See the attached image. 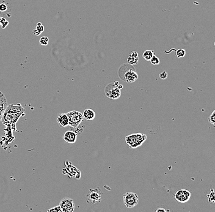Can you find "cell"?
I'll return each instance as SVG.
<instances>
[{"instance_id":"cell-2","label":"cell","mask_w":215,"mask_h":212,"mask_svg":"<svg viewBox=\"0 0 215 212\" xmlns=\"http://www.w3.org/2000/svg\"><path fill=\"white\" fill-rule=\"evenodd\" d=\"M126 67L127 68H123L121 67L120 68L118 74H119L120 79L127 83H133L135 82L138 78L136 71L131 66H127L126 64Z\"/></svg>"},{"instance_id":"cell-16","label":"cell","mask_w":215,"mask_h":212,"mask_svg":"<svg viewBox=\"0 0 215 212\" xmlns=\"http://www.w3.org/2000/svg\"><path fill=\"white\" fill-rule=\"evenodd\" d=\"M154 55V52L153 50H145L143 54V57L146 61H150Z\"/></svg>"},{"instance_id":"cell-11","label":"cell","mask_w":215,"mask_h":212,"mask_svg":"<svg viewBox=\"0 0 215 212\" xmlns=\"http://www.w3.org/2000/svg\"><path fill=\"white\" fill-rule=\"evenodd\" d=\"M8 106V102L4 95L0 91V122Z\"/></svg>"},{"instance_id":"cell-24","label":"cell","mask_w":215,"mask_h":212,"mask_svg":"<svg viewBox=\"0 0 215 212\" xmlns=\"http://www.w3.org/2000/svg\"><path fill=\"white\" fill-rule=\"evenodd\" d=\"M8 9V6L4 3L0 4V11L1 12H5Z\"/></svg>"},{"instance_id":"cell-10","label":"cell","mask_w":215,"mask_h":212,"mask_svg":"<svg viewBox=\"0 0 215 212\" xmlns=\"http://www.w3.org/2000/svg\"><path fill=\"white\" fill-rule=\"evenodd\" d=\"M77 139L76 134L72 131H67L64 135V140L69 144H74Z\"/></svg>"},{"instance_id":"cell-6","label":"cell","mask_w":215,"mask_h":212,"mask_svg":"<svg viewBox=\"0 0 215 212\" xmlns=\"http://www.w3.org/2000/svg\"><path fill=\"white\" fill-rule=\"evenodd\" d=\"M123 199L125 205L129 209L134 207L139 202L138 196L136 193L132 192H127L123 194Z\"/></svg>"},{"instance_id":"cell-18","label":"cell","mask_w":215,"mask_h":212,"mask_svg":"<svg viewBox=\"0 0 215 212\" xmlns=\"http://www.w3.org/2000/svg\"><path fill=\"white\" fill-rule=\"evenodd\" d=\"M185 55H186V51L184 49H179V50L176 51V55L179 58L184 57L185 56Z\"/></svg>"},{"instance_id":"cell-27","label":"cell","mask_w":215,"mask_h":212,"mask_svg":"<svg viewBox=\"0 0 215 212\" xmlns=\"http://www.w3.org/2000/svg\"><path fill=\"white\" fill-rule=\"evenodd\" d=\"M1 17H0V25H1Z\"/></svg>"},{"instance_id":"cell-8","label":"cell","mask_w":215,"mask_h":212,"mask_svg":"<svg viewBox=\"0 0 215 212\" xmlns=\"http://www.w3.org/2000/svg\"><path fill=\"white\" fill-rule=\"evenodd\" d=\"M174 198L180 203H186L191 198V193L187 189H181L176 193Z\"/></svg>"},{"instance_id":"cell-17","label":"cell","mask_w":215,"mask_h":212,"mask_svg":"<svg viewBox=\"0 0 215 212\" xmlns=\"http://www.w3.org/2000/svg\"><path fill=\"white\" fill-rule=\"evenodd\" d=\"M208 200L211 204H215V192L213 190V189H211L210 193L207 195Z\"/></svg>"},{"instance_id":"cell-14","label":"cell","mask_w":215,"mask_h":212,"mask_svg":"<svg viewBox=\"0 0 215 212\" xmlns=\"http://www.w3.org/2000/svg\"><path fill=\"white\" fill-rule=\"evenodd\" d=\"M83 117L86 120H87L88 121H91L95 118L96 113L94 112V111L92 109H86L84 111Z\"/></svg>"},{"instance_id":"cell-28","label":"cell","mask_w":215,"mask_h":212,"mask_svg":"<svg viewBox=\"0 0 215 212\" xmlns=\"http://www.w3.org/2000/svg\"></svg>"},{"instance_id":"cell-15","label":"cell","mask_w":215,"mask_h":212,"mask_svg":"<svg viewBox=\"0 0 215 212\" xmlns=\"http://www.w3.org/2000/svg\"><path fill=\"white\" fill-rule=\"evenodd\" d=\"M44 31V26L42 25V24L40 22L37 23V26H36V29H34L33 31V34L35 35L36 36H39L40 35L43 31Z\"/></svg>"},{"instance_id":"cell-20","label":"cell","mask_w":215,"mask_h":212,"mask_svg":"<svg viewBox=\"0 0 215 212\" xmlns=\"http://www.w3.org/2000/svg\"><path fill=\"white\" fill-rule=\"evenodd\" d=\"M40 44L42 46H47L48 43V38L46 36H43L40 39L39 41Z\"/></svg>"},{"instance_id":"cell-4","label":"cell","mask_w":215,"mask_h":212,"mask_svg":"<svg viewBox=\"0 0 215 212\" xmlns=\"http://www.w3.org/2000/svg\"><path fill=\"white\" fill-rule=\"evenodd\" d=\"M122 88V85H119L118 82L114 83H110L107 84L105 89V95L107 98L111 100H116L119 98L121 95L120 90Z\"/></svg>"},{"instance_id":"cell-21","label":"cell","mask_w":215,"mask_h":212,"mask_svg":"<svg viewBox=\"0 0 215 212\" xmlns=\"http://www.w3.org/2000/svg\"><path fill=\"white\" fill-rule=\"evenodd\" d=\"M47 212H62V210L60 205H58L48 209Z\"/></svg>"},{"instance_id":"cell-13","label":"cell","mask_w":215,"mask_h":212,"mask_svg":"<svg viewBox=\"0 0 215 212\" xmlns=\"http://www.w3.org/2000/svg\"><path fill=\"white\" fill-rule=\"evenodd\" d=\"M139 57L137 52H132V53L128 56L127 63L130 65H135L138 63Z\"/></svg>"},{"instance_id":"cell-5","label":"cell","mask_w":215,"mask_h":212,"mask_svg":"<svg viewBox=\"0 0 215 212\" xmlns=\"http://www.w3.org/2000/svg\"><path fill=\"white\" fill-rule=\"evenodd\" d=\"M69 118V125L73 128H76L83 120V115L78 111H73L66 113Z\"/></svg>"},{"instance_id":"cell-12","label":"cell","mask_w":215,"mask_h":212,"mask_svg":"<svg viewBox=\"0 0 215 212\" xmlns=\"http://www.w3.org/2000/svg\"><path fill=\"white\" fill-rule=\"evenodd\" d=\"M57 122L61 127H66L69 125V118L66 113L59 114L57 118Z\"/></svg>"},{"instance_id":"cell-22","label":"cell","mask_w":215,"mask_h":212,"mask_svg":"<svg viewBox=\"0 0 215 212\" xmlns=\"http://www.w3.org/2000/svg\"><path fill=\"white\" fill-rule=\"evenodd\" d=\"M150 62L151 63V64H154V65H158L160 64V59L155 56V55H154V57H152V58L150 60Z\"/></svg>"},{"instance_id":"cell-19","label":"cell","mask_w":215,"mask_h":212,"mask_svg":"<svg viewBox=\"0 0 215 212\" xmlns=\"http://www.w3.org/2000/svg\"><path fill=\"white\" fill-rule=\"evenodd\" d=\"M208 120L212 125L215 126V110L209 116V117L208 118Z\"/></svg>"},{"instance_id":"cell-1","label":"cell","mask_w":215,"mask_h":212,"mask_svg":"<svg viewBox=\"0 0 215 212\" xmlns=\"http://www.w3.org/2000/svg\"><path fill=\"white\" fill-rule=\"evenodd\" d=\"M24 109L20 104L8 106L3 115L1 122L4 125H14L24 113Z\"/></svg>"},{"instance_id":"cell-3","label":"cell","mask_w":215,"mask_h":212,"mask_svg":"<svg viewBox=\"0 0 215 212\" xmlns=\"http://www.w3.org/2000/svg\"><path fill=\"white\" fill-rule=\"evenodd\" d=\"M147 139V136L141 133L132 134L125 137V142L130 149H136L143 145Z\"/></svg>"},{"instance_id":"cell-25","label":"cell","mask_w":215,"mask_h":212,"mask_svg":"<svg viewBox=\"0 0 215 212\" xmlns=\"http://www.w3.org/2000/svg\"><path fill=\"white\" fill-rule=\"evenodd\" d=\"M160 77L161 79H163V80H165L166 79H167V73L166 72V71H163L162 73H160Z\"/></svg>"},{"instance_id":"cell-7","label":"cell","mask_w":215,"mask_h":212,"mask_svg":"<svg viewBox=\"0 0 215 212\" xmlns=\"http://www.w3.org/2000/svg\"><path fill=\"white\" fill-rule=\"evenodd\" d=\"M89 193L87 194L88 202L92 204H97L100 202L102 197V192L99 188L89 189Z\"/></svg>"},{"instance_id":"cell-9","label":"cell","mask_w":215,"mask_h":212,"mask_svg":"<svg viewBox=\"0 0 215 212\" xmlns=\"http://www.w3.org/2000/svg\"><path fill=\"white\" fill-rule=\"evenodd\" d=\"M60 207L62 212H73L75 209V204L72 199L66 198L60 200Z\"/></svg>"},{"instance_id":"cell-26","label":"cell","mask_w":215,"mask_h":212,"mask_svg":"<svg viewBox=\"0 0 215 212\" xmlns=\"http://www.w3.org/2000/svg\"><path fill=\"white\" fill-rule=\"evenodd\" d=\"M155 212H167V211L163 208H159V209H157Z\"/></svg>"},{"instance_id":"cell-23","label":"cell","mask_w":215,"mask_h":212,"mask_svg":"<svg viewBox=\"0 0 215 212\" xmlns=\"http://www.w3.org/2000/svg\"><path fill=\"white\" fill-rule=\"evenodd\" d=\"M8 25H9L8 21H7L6 19L2 17L1 18V25L2 26V28L4 29L5 28H6V26Z\"/></svg>"}]
</instances>
